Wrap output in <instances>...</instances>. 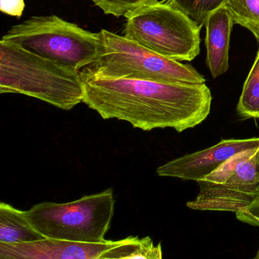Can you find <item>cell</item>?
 Returning <instances> with one entry per match:
<instances>
[{
	"label": "cell",
	"instance_id": "cell-1",
	"mask_svg": "<svg viewBox=\"0 0 259 259\" xmlns=\"http://www.w3.org/2000/svg\"><path fill=\"white\" fill-rule=\"evenodd\" d=\"M83 103L104 119L125 121L143 131L172 128L178 133L205 120L211 107L209 88L133 78H107L80 72Z\"/></svg>",
	"mask_w": 259,
	"mask_h": 259
},
{
	"label": "cell",
	"instance_id": "cell-2",
	"mask_svg": "<svg viewBox=\"0 0 259 259\" xmlns=\"http://www.w3.org/2000/svg\"><path fill=\"white\" fill-rule=\"evenodd\" d=\"M80 72L0 40L1 94H21L70 110L84 99Z\"/></svg>",
	"mask_w": 259,
	"mask_h": 259
},
{
	"label": "cell",
	"instance_id": "cell-3",
	"mask_svg": "<svg viewBox=\"0 0 259 259\" xmlns=\"http://www.w3.org/2000/svg\"><path fill=\"white\" fill-rule=\"evenodd\" d=\"M1 40L74 70L95 63L104 51L101 32L83 29L58 16H33L12 27Z\"/></svg>",
	"mask_w": 259,
	"mask_h": 259
},
{
	"label": "cell",
	"instance_id": "cell-4",
	"mask_svg": "<svg viewBox=\"0 0 259 259\" xmlns=\"http://www.w3.org/2000/svg\"><path fill=\"white\" fill-rule=\"evenodd\" d=\"M112 188L66 203L45 201L25 210L30 224L45 239L99 242L111 227L115 212Z\"/></svg>",
	"mask_w": 259,
	"mask_h": 259
},
{
	"label": "cell",
	"instance_id": "cell-5",
	"mask_svg": "<svg viewBox=\"0 0 259 259\" xmlns=\"http://www.w3.org/2000/svg\"><path fill=\"white\" fill-rule=\"evenodd\" d=\"M100 32L104 42L102 55L86 66L97 75L169 84H205L204 77L190 65L166 58L107 30Z\"/></svg>",
	"mask_w": 259,
	"mask_h": 259
},
{
	"label": "cell",
	"instance_id": "cell-6",
	"mask_svg": "<svg viewBox=\"0 0 259 259\" xmlns=\"http://www.w3.org/2000/svg\"><path fill=\"white\" fill-rule=\"evenodd\" d=\"M123 37L177 61H192L200 54L202 27L171 6L155 2L125 17Z\"/></svg>",
	"mask_w": 259,
	"mask_h": 259
},
{
	"label": "cell",
	"instance_id": "cell-7",
	"mask_svg": "<svg viewBox=\"0 0 259 259\" xmlns=\"http://www.w3.org/2000/svg\"><path fill=\"white\" fill-rule=\"evenodd\" d=\"M257 149L235 154L218 169L197 182L200 192L186 206L192 210L242 211L257 196L259 181L256 172Z\"/></svg>",
	"mask_w": 259,
	"mask_h": 259
},
{
	"label": "cell",
	"instance_id": "cell-8",
	"mask_svg": "<svg viewBox=\"0 0 259 259\" xmlns=\"http://www.w3.org/2000/svg\"><path fill=\"white\" fill-rule=\"evenodd\" d=\"M128 242V237L99 242L43 239L22 243H0V259L122 258Z\"/></svg>",
	"mask_w": 259,
	"mask_h": 259
},
{
	"label": "cell",
	"instance_id": "cell-9",
	"mask_svg": "<svg viewBox=\"0 0 259 259\" xmlns=\"http://www.w3.org/2000/svg\"><path fill=\"white\" fill-rule=\"evenodd\" d=\"M259 148V138L223 139L210 148L182 156L159 166L157 175L198 182L238 153Z\"/></svg>",
	"mask_w": 259,
	"mask_h": 259
},
{
	"label": "cell",
	"instance_id": "cell-10",
	"mask_svg": "<svg viewBox=\"0 0 259 259\" xmlns=\"http://www.w3.org/2000/svg\"><path fill=\"white\" fill-rule=\"evenodd\" d=\"M206 63L213 78L229 69L230 35L234 25L230 13L224 7L212 12L206 19Z\"/></svg>",
	"mask_w": 259,
	"mask_h": 259
},
{
	"label": "cell",
	"instance_id": "cell-11",
	"mask_svg": "<svg viewBox=\"0 0 259 259\" xmlns=\"http://www.w3.org/2000/svg\"><path fill=\"white\" fill-rule=\"evenodd\" d=\"M43 239L27 219L25 210L0 203V243H22Z\"/></svg>",
	"mask_w": 259,
	"mask_h": 259
},
{
	"label": "cell",
	"instance_id": "cell-12",
	"mask_svg": "<svg viewBox=\"0 0 259 259\" xmlns=\"http://www.w3.org/2000/svg\"><path fill=\"white\" fill-rule=\"evenodd\" d=\"M236 110L243 119H259V51L244 83Z\"/></svg>",
	"mask_w": 259,
	"mask_h": 259
},
{
	"label": "cell",
	"instance_id": "cell-13",
	"mask_svg": "<svg viewBox=\"0 0 259 259\" xmlns=\"http://www.w3.org/2000/svg\"><path fill=\"white\" fill-rule=\"evenodd\" d=\"M223 7L234 24L248 29L259 41V0H226Z\"/></svg>",
	"mask_w": 259,
	"mask_h": 259
},
{
	"label": "cell",
	"instance_id": "cell-14",
	"mask_svg": "<svg viewBox=\"0 0 259 259\" xmlns=\"http://www.w3.org/2000/svg\"><path fill=\"white\" fill-rule=\"evenodd\" d=\"M226 0H163V2L180 10L202 27L207 16L224 6Z\"/></svg>",
	"mask_w": 259,
	"mask_h": 259
},
{
	"label": "cell",
	"instance_id": "cell-15",
	"mask_svg": "<svg viewBox=\"0 0 259 259\" xmlns=\"http://www.w3.org/2000/svg\"><path fill=\"white\" fill-rule=\"evenodd\" d=\"M104 14L116 18L127 17L141 7L157 2V0H91Z\"/></svg>",
	"mask_w": 259,
	"mask_h": 259
},
{
	"label": "cell",
	"instance_id": "cell-16",
	"mask_svg": "<svg viewBox=\"0 0 259 259\" xmlns=\"http://www.w3.org/2000/svg\"><path fill=\"white\" fill-rule=\"evenodd\" d=\"M236 215L239 221L259 227V189L252 203L242 211L236 212Z\"/></svg>",
	"mask_w": 259,
	"mask_h": 259
},
{
	"label": "cell",
	"instance_id": "cell-17",
	"mask_svg": "<svg viewBox=\"0 0 259 259\" xmlns=\"http://www.w3.org/2000/svg\"><path fill=\"white\" fill-rule=\"evenodd\" d=\"M25 9V0H0V11L4 14L21 18Z\"/></svg>",
	"mask_w": 259,
	"mask_h": 259
},
{
	"label": "cell",
	"instance_id": "cell-18",
	"mask_svg": "<svg viewBox=\"0 0 259 259\" xmlns=\"http://www.w3.org/2000/svg\"><path fill=\"white\" fill-rule=\"evenodd\" d=\"M255 168L257 179H258L259 181V148L257 149V154H256Z\"/></svg>",
	"mask_w": 259,
	"mask_h": 259
},
{
	"label": "cell",
	"instance_id": "cell-19",
	"mask_svg": "<svg viewBox=\"0 0 259 259\" xmlns=\"http://www.w3.org/2000/svg\"><path fill=\"white\" fill-rule=\"evenodd\" d=\"M254 259H259V248L258 250H257V253H256V255L254 257Z\"/></svg>",
	"mask_w": 259,
	"mask_h": 259
}]
</instances>
